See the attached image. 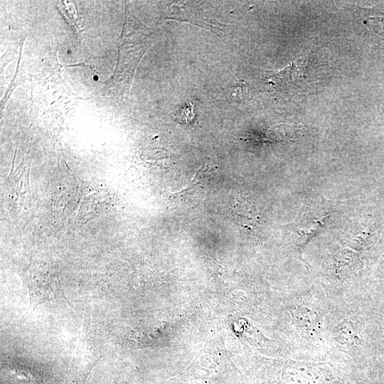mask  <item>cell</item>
<instances>
[{
  "label": "cell",
  "instance_id": "obj_1",
  "mask_svg": "<svg viewBox=\"0 0 384 384\" xmlns=\"http://www.w3.org/2000/svg\"><path fill=\"white\" fill-rule=\"evenodd\" d=\"M294 384H320V375L312 367L308 366H294L292 368Z\"/></svg>",
  "mask_w": 384,
  "mask_h": 384
},
{
  "label": "cell",
  "instance_id": "obj_2",
  "mask_svg": "<svg viewBox=\"0 0 384 384\" xmlns=\"http://www.w3.org/2000/svg\"><path fill=\"white\" fill-rule=\"evenodd\" d=\"M295 319L299 327L305 330L314 329L319 322L316 312L306 306H300L295 311Z\"/></svg>",
  "mask_w": 384,
  "mask_h": 384
},
{
  "label": "cell",
  "instance_id": "obj_3",
  "mask_svg": "<svg viewBox=\"0 0 384 384\" xmlns=\"http://www.w3.org/2000/svg\"><path fill=\"white\" fill-rule=\"evenodd\" d=\"M338 339L344 343H353V325L345 322L341 324L336 330Z\"/></svg>",
  "mask_w": 384,
  "mask_h": 384
},
{
  "label": "cell",
  "instance_id": "obj_4",
  "mask_svg": "<svg viewBox=\"0 0 384 384\" xmlns=\"http://www.w3.org/2000/svg\"><path fill=\"white\" fill-rule=\"evenodd\" d=\"M93 80H98V76H97V75H95V76L93 77Z\"/></svg>",
  "mask_w": 384,
  "mask_h": 384
},
{
  "label": "cell",
  "instance_id": "obj_5",
  "mask_svg": "<svg viewBox=\"0 0 384 384\" xmlns=\"http://www.w3.org/2000/svg\"><path fill=\"white\" fill-rule=\"evenodd\" d=\"M71 53V50H68V53L70 54Z\"/></svg>",
  "mask_w": 384,
  "mask_h": 384
}]
</instances>
